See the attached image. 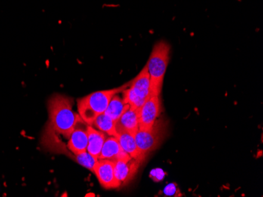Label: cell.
<instances>
[{
	"mask_svg": "<svg viewBox=\"0 0 263 197\" xmlns=\"http://www.w3.org/2000/svg\"><path fill=\"white\" fill-rule=\"evenodd\" d=\"M73 100L65 95H54L48 102L50 125L54 133L69 139L75 125L81 118L73 110Z\"/></svg>",
	"mask_w": 263,
	"mask_h": 197,
	"instance_id": "6da1fadb",
	"label": "cell"
},
{
	"mask_svg": "<svg viewBox=\"0 0 263 197\" xmlns=\"http://www.w3.org/2000/svg\"><path fill=\"white\" fill-rule=\"evenodd\" d=\"M171 45L160 40L154 46L146 66L150 76L152 95H160L164 77L171 58Z\"/></svg>",
	"mask_w": 263,
	"mask_h": 197,
	"instance_id": "7a4b0ae2",
	"label": "cell"
},
{
	"mask_svg": "<svg viewBox=\"0 0 263 197\" xmlns=\"http://www.w3.org/2000/svg\"><path fill=\"white\" fill-rule=\"evenodd\" d=\"M129 83L115 89L105 90L91 93L87 96L78 99V114L84 121L91 125L102 113H104L112 97L118 93L122 92L128 86Z\"/></svg>",
	"mask_w": 263,
	"mask_h": 197,
	"instance_id": "3957f363",
	"label": "cell"
},
{
	"mask_svg": "<svg viewBox=\"0 0 263 197\" xmlns=\"http://www.w3.org/2000/svg\"><path fill=\"white\" fill-rule=\"evenodd\" d=\"M125 101L132 106L141 108L143 103L152 95L150 76L147 66H144L140 73L134 78L126 88L122 91Z\"/></svg>",
	"mask_w": 263,
	"mask_h": 197,
	"instance_id": "277c9868",
	"label": "cell"
},
{
	"mask_svg": "<svg viewBox=\"0 0 263 197\" xmlns=\"http://www.w3.org/2000/svg\"><path fill=\"white\" fill-rule=\"evenodd\" d=\"M165 126L162 121L158 120L156 123L149 128H139L136 132V143L138 147L143 160H145L149 154L156 149L162 142Z\"/></svg>",
	"mask_w": 263,
	"mask_h": 197,
	"instance_id": "5b68a950",
	"label": "cell"
},
{
	"mask_svg": "<svg viewBox=\"0 0 263 197\" xmlns=\"http://www.w3.org/2000/svg\"><path fill=\"white\" fill-rule=\"evenodd\" d=\"M162 111L160 95H151L140 108L139 128H149L153 126Z\"/></svg>",
	"mask_w": 263,
	"mask_h": 197,
	"instance_id": "8992f818",
	"label": "cell"
},
{
	"mask_svg": "<svg viewBox=\"0 0 263 197\" xmlns=\"http://www.w3.org/2000/svg\"><path fill=\"white\" fill-rule=\"evenodd\" d=\"M93 173L97 176L100 185L105 189H117L120 187V183L115 177V161L99 159Z\"/></svg>",
	"mask_w": 263,
	"mask_h": 197,
	"instance_id": "52a82bcc",
	"label": "cell"
},
{
	"mask_svg": "<svg viewBox=\"0 0 263 197\" xmlns=\"http://www.w3.org/2000/svg\"><path fill=\"white\" fill-rule=\"evenodd\" d=\"M88 123L80 119L75 125L68 141L67 147L73 154L87 151L88 143Z\"/></svg>",
	"mask_w": 263,
	"mask_h": 197,
	"instance_id": "ba28073f",
	"label": "cell"
},
{
	"mask_svg": "<svg viewBox=\"0 0 263 197\" xmlns=\"http://www.w3.org/2000/svg\"><path fill=\"white\" fill-rule=\"evenodd\" d=\"M142 162L137 159L128 157L115 161V173L120 185H125L134 179Z\"/></svg>",
	"mask_w": 263,
	"mask_h": 197,
	"instance_id": "9c48e42d",
	"label": "cell"
},
{
	"mask_svg": "<svg viewBox=\"0 0 263 197\" xmlns=\"http://www.w3.org/2000/svg\"><path fill=\"white\" fill-rule=\"evenodd\" d=\"M140 126V108L129 105L116 122V133L128 132L135 135Z\"/></svg>",
	"mask_w": 263,
	"mask_h": 197,
	"instance_id": "30bf717a",
	"label": "cell"
},
{
	"mask_svg": "<svg viewBox=\"0 0 263 197\" xmlns=\"http://www.w3.org/2000/svg\"><path fill=\"white\" fill-rule=\"evenodd\" d=\"M128 157H130L122 149L116 136L106 137L99 159L116 161Z\"/></svg>",
	"mask_w": 263,
	"mask_h": 197,
	"instance_id": "8fae6325",
	"label": "cell"
},
{
	"mask_svg": "<svg viewBox=\"0 0 263 197\" xmlns=\"http://www.w3.org/2000/svg\"><path fill=\"white\" fill-rule=\"evenodd\" d=\"M88 143L87 151L93 157L99 159L103 144L108 135L95 128L91 125H88Z\"/></svg>",
	"mask_w": 263,
	"mask_h": 197,
	"instance_id": "7c38bea8",
	"label": "cell"
},
{
	"mask_svg": "<svg viewBox=\"0 0 263 197\" xmlns=\"http://www.w3.org/2000/svg\"><path fill=\"white\" fill-rule=\"evenodd\" d=\"M129 104L125 101L122 92L118 93L112 97L105 114L110 117L114 121H118L121 116L128 110Z\"/></svg>",
	"mask_w": 263,
	"mask_h": 197,
	"instance_id": "4fadbf2b",
	"label": "cell"
},
{
	"mask_svg": "<svg viewBox=\"0 0 263 197\" xmlns=\"http://www.w3.org/2000/svg\"><path fill=\"white\" fill-rule=\"evenodd\" d=\"M117 138L118 142L120 143L122 149L129 156L132 158L137 159L143 162L141 155H140V151H139L138 147L136 143L135 137L133 134L128 133V132H121V133L117 134Z\"/></svg>",
	"mask_w": 263,
	"mask_h": 197,
	"instance_id": "5bb4252c",
	"label": "cell"
},
{
	"mask_svg": "<svg viewBox=\"0 0 263 197\" xmlns=\"http://www.w3.org/2000/svg\"><path fill=\"white\" fill-rule=\"evenodd\" d=\"M91 126L97 130L103 132L108 136H116V122L114 121L110 117L105 113H102L95 119Z\"/></svg>",
	"mask_w": 263,
	"mask_h": 197,
	"instance_id": "9a60e30c",
	"label": "cell"
},
{
	"mask_svg": "<svg viewBox=\"0 0 263 197\" xmlns=\"http://www.w3.org/2000/svg\"><path fill=\"white\" fill-rule=\"evenodd\" d=\"M73 157H74L77 163H78L80 165L85 167V168L88 169L92 172L99 160L91 156L88 151L81 152V154H73Z\"/></svg>",
	"mask_w": 263,
	"mask_h": 197,
	"instance_id": "2e32d148",
	"label": "cell"
},
{
	"mask_svg": "<svg viewBox=\"0 0 263 197\" xmlns=\"http://www.w3.org/2000/svg\"><path fill=\"white\" fill-rule=\"evenodd\" d=\"M165 176V172H164L162 169L160 168L154 169L150 173L151 178H152L155 182H161V181L163 180Z\"/></svg>",
	"mask_w": 263,
	"mask_h": 197,
	"instance_id": "e0dca14e",
	"label": "cell"
},
{
	"mask_svg": "<svg viewBox=\"0 0 263 197\" xmlns=\"http://www.w3.org/2000/svg\"><path fill=\"white\" fill-rule=\"evenodd\" d=\"M179 192L177 185L174 183H171L167 185L164 189L163 192L167 196H176L177 195V192Z\"/></svg>",
	"mask_w": 263,
	"mask_h": 197,
	"instance_id": "ac0fdd59",
	"label": "cell"
}]
</instances>
